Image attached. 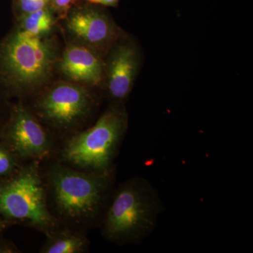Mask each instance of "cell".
Wrapping results in <instances>:
<instances>
[{"label":"cell","instance_id":"6da1fadb","mask_svg":"<svg viewBox=\"0 0 253 253\" xmlns=\"http://www.w3.org/2000/svg\"><path fill=\"white\" fill-rule=\"evenodd\" d=\"M58 60L52 38L31 36L17 28L0 46V77L13 91L29 94L49 82Z\"/></svg>","mask_w":253,"mask_h":253},{"label":"cell","instance_id":"7a4b0ae2","mask_svg":"<svg viewBox=\"0 0 253 253\" xmlns=\"http://www.w3.org/2000/svg\"><path fill=\"white\" fill-rule=\"evenodd\" d=\"M162 204L144 178L129 179L116 191L105 217L102 234L116 244H137L156 229Z\"/></svg>","mask_w":253,"mask_h":253},{"label":"cell","instance_id":"3957f363","mask_svg":"<svg viewBox=\"0 0 253 253\" xmlns=\"http://www.w3.org/2000/svg\"><path fill=\"white\" fill-rule=\"evenodd\" d=\"M128 127V116L121 104H115L94 126L75 134L64 144L61 152L68 164L90 172L111 170L113 160Z\"/></svg>","mask_w":253,"mask_h":253},{"label":"cell","instance_id":"277c9868","mask_svg":"<svg viewBox=\"0 0 253 253\" xmlns=\"http://www.w3.org/2000/svg\"><path fill=\"white\" fill-rule=\"evenodd\" d=\"M49 184L56 208L73 221L91 219L99 214L111 184V170H76L61 164L49 169Z\"/></svg>","mask_w":253,"mask_h":253},{"label":"cell","instance_id":"5b68a950","mask_svg":"<svg viewBox=\"0 0 253 253\" xmlns=\"http://www.w3.org/2000/svg\"><path fill=\"white\" fill-rule=\"evenodd\" d=\"M0 215L6 220L23 221L46 232L57 225L48 208L38 161H32L0 179Z\"/></svg>","mask_w":253,"mask_h":253},{"label":"cell","instance_id":"8992f818","mask_svg":"<svg viewBox=\"0 0 253 253\" xmlns=\"http://www.w3.org/2000/svg\"><path fill=\"white\" fill-rule=\"evenodd\" d=\"M94 100L86 86L63 82L56 83L40 98L38 114L58 129H68L89 117Z\"/></svg>","mask_w":253,"mask_h":253},{"label":"cell","instance_id":"52a82bcc","mask_svg":"<svg viewBox=\"0 0 253 253\" xmlns=\"http://www.w3.org/2000/svg\"><path fill=\"white\" fill-rule=\"evenodd\" d=\"M21 160L38 161L51 150V141L44 128L24 105L15 106L2 131V141Z\"/></svg>","mask_w":253,"mask_h":253},{"label":"cell","instance_id":"ba28073f","mask_svg":"<svg viewBox=\"0 0 253 253\" xmlns=\"http://www.w3.org/2000/svg\"><path fill=\"white\" fill-rule=\"evenodd\" d=\"M66 29L74 42L102 56L116 44L119 31L113 20L91 6L71 8L66 17Z\"/></svg>","mask_w":253,"mask_h":253},{"label":"cell","instance_id":"9c48e42d","mask_svg":"<svg viewBox=\"0 0 253 253\" xmlns=\"http://www.w3.org/2000/svg\"><path fill=\"white\" fill-rule=\"evenodd\" d=\"M105 63V78L110 97L121 104L130 94L139 71V51L129 41H117Z\"/></svg>","mask_w":253,"mask_h":253},{"label":"cell","instance_id":"30bf717a","mask_svg":"<svg viewBox=\"0 0 253 253\" xmlns=\"http://www.w3.org/2000/svg\"><path fill=\"white\" fill-rule=\"evenodd\" d=\"M61 74L68 82L84 86H99L105 78V62L90 48L70 42L58 61Z\"/></svg>","mask_w":253,"mask_h":253},{"label":"cell","instance_id":"8fae6325","mask_svg":"<svg viewBox=\"0 0 253 253\" xmlns=\"http://www.w3.org/2000/svg\"><path fill=\"white\" fill-rule=\"evenodd\" d=\"M45 244L41 249L43 253H81L87 249L88 240L84 234L71 231H46Z\"/></svg>","mask_w":253,"mask_h":253},{"label":"cell","instance_id":"7c38bea8","mask_svg":"<svg viewBox=\"0 0 253 253\" xmlns=\"http://www.w3.org/2000/svg\"><path fill=\"white\" fill-rule=\"evenodd\" d=\"M21 31L31 36L44 38L49 36L56 23V14L51 7L44 8L18 17Z\"/></svg>","mask_w":253,"mask_h":253},{"label":"cell","instance_id":"4fadbf2b","mask_svg":"<svg viewBox=\"0 0 253 253\" xmlns=\"http://www.w3.org/2000/svg\"><path fill=\"white\" fill-rule=\"evenodd\" d=\"M18 161L11 150L4 143L0 142V179L14 172L20 167Z\"/></svg>","mask_w":253,"mask_h":253},{"label":"cell","instance_id":"5bb4252c","mask_svg":"<svg viewBox=\"0 0 253 253\" xmlns=\"http://www.w3.org/2000/svg\"><path fill=\"white\" fill-rule=\"evenodd\" d=\"M18 17L44 8L51 7V0H14Z\"/></svg>","mask_w":253,"mask_h":253},{"label":"cell","instance_id":"9a60e30c","mask_svg":"<svg viewBox=\"0 0 253 253\" xmlns=\"http://www.w3.org/2000/svg\"><path fill=\"white\" fill-rule=\"evenodd\" d=\"M76 0H51V6L59 18H64Z\"/></svg>","mask_w":253,"mask_h":253},{"label":"cell","instance_id":"2e32d148","mask_svg":"<svg viewBox=\"0 0 253 253\" xmlns=\"http://www.w3.org/2000/svg\"><path fill=\"white\" fill-rule=\"evenodd\" d=\"M91 4L103 5V6H115L119 0H85Z\"/></svg>","mask_w":253,"mask_h":253},{"label":"cell","instance_id":"e0dca14e","mask_svg":"<svg viewBox=\"0 0 253 253\" xmlns=\"http://www.w3.org/2000/svg\"><path fill=\"white\" fill-rule=\"evenodd\" d=\"M9 222H10L9 221L6 220L4 218H0V233L2 232L7 227Z\"/></svg>","mask_w":253,"mask_h":253}]
</instances>
